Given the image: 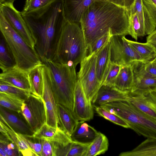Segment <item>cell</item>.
I'll return each instance as SVG.
<instances>
[{
  "mask_svg": "<svg viewBox=\"0 0 156 156\" xmlns=\"http://www.w3.org/2000/svg\"><path fill=\"white\" fill-rule=\"evenodd\" d=\"M96 55V70L97 77L98 81L102 86L107 75L111 63L110 39L97 52Z\"/></svg>",
  "mask_w": 156,
  "mask_h": 156,
  "instance_id": "obj_20",
  "label": "cell"
},
{
  "mask_svg": "<svg viewBox=\"0 0 156 156\" xmlns=\"http://www.w3.org/2000/svg\"><path fill=\"white\" fill-rule=\"evenodd\" d=\"M0 147L2 148L8 156H16L20 155V153L18 150H9L8 149L6 144L0 142Z\"/></svg>",
  "mask_w": 156,
  "mask_h": 156,
  "instance_id": "obj_45",
  "label": "cell"
},
{
  "mask_svg": "<svg viewBox=\"0 0 156 156\" xmlns=\"http://www.w3.org/2000/svg\"><path fill=\"white\" fill-rule=\"evenodd\" d=\"M97 0H63L64 15L66 20L80 24L87 9Z\"/></svg>",
  "mask_w": 156,
  "mask_h": 156,
  "instance_id": "obj_15",
  "label": "cell"
},
{
  "mask_svg": "<svg viewBox=\"0 0 156 156\" xmlns=\"http://www.w3.org/2000/svg\"><path fill=\"white\" fill-rule=\"evenodd\" d=\"M24 101L14 96L0 92V106L9 110L21 113Z\"/></svg>",
  "mask_w": 156,
  "mask_h": 156,
  "instance_id": "obj_31",
  "label": "cell"
},
{
  "mask_svg": "<svg viewBox=\"0 0 156 156\" xmlns=\"http://www.w3.org/2000/svg\"><path fill=\"white\" fill-rule=\"evenodd\" d=\"M63 0H53L38 9L21 14L35 37V49L41 60L51 59L66 21Z\"/></svg>",
  "mask_w": 156,
  "mask_h": 156,
  "instance_id": "obj_2",
  "label": "cell"
},
{
  "mask_svg": "<svg viewBox=\"0 0 156 156\" xmlns=\"http://www.w3.org/2000/svg\"><path fill=\"white\" fill-rule=\"evenodd\" d=\"M90 143H83L73 140L66 156H85Z\"/></svg>",
  "mask_w": 156,
  "mask_h": 156,
  "instance_id": "obj_36",
  "label": "cell"
},
{
  "mask_svg": "<svg viewBox=\"0 0 156 156\" xmlns=\"http://www.w3.org/2000/svg\"><path fill=\"white\" fill-rule=\"evenodd\" d=\"M120 67L121 66L111 62L107 75L102 85L113 86Z\"/></svg>",
  "mask_w": 156,
  "mask_h": 156,
  "instance_id": "obj_39",
  "label": "cell"
},
{
  "mask_svg": "<svg viewBox=\"0 0 156 156\" xmlns=\"http://www.w3.org/2000/svg\"><path fill=\"white\" fill-rule=\"evenodd\" d=\"M20 135L26 143L38 156H42V140L35 138L32 135H25L21 134H20Z\"/></svg>",
  "mask_w": 156,
  "mask_h": 156,
  "instance_id": "obj_37",
  "label": "cell"
},
{
  "mask_svg": "<svg viewBox=\"0 0 156 156\" xmlns=\"http://www.w3.org/2000/svg\"><path fill=\"white\" fill-rule=\"evenodd\" d=\"M130 10L135 0H104Z\"/></svg>",
  "mask_w": 156,
  "mask_h": 156,
  "instance_id": "obj_42",
  "label": "cell"
},
{
  "mask_svg": "<svg viewBox=\"0 0 156 156\" xmlns=\"http://www.w3.org/2000/svg\"><path fill=\"white\" fill-rule=\"evenodd\" d=\"M155 91V92H156V90Z\"/></svg>",
  "mask_w": 156,
  "mask_h": 156,
  "instance_id": "obj_49",
  "label": "cell"
},
{
  "mask_svg": "<svg viewBox=\"0 0 156 156\" xmlns=\"http://www.w3.org/2000/svg\"><path fill=\"white\" fill-rule=\"evenodd\" d=\"M0 92L8 94L24 101L31 94L29 90L0 81Z\"/></svg>",
  "mask_w": 156,
  "mask_h": 156,
  "instance_id": "obj_32",
  "label": "cell"
},
{
  "mask_svg": "<svg viewBox=\"0 0 156 156\" xmlns=\"http://www.w3.org/2000/svg\"><path fill=\"white\" fill-rule=\"evenodd\" d=\"M21 114L34 133L46 123L45 107L42 98L31 93L23 102Z\"/></svg>",
  "mask_w": 156,
  "mask_h": 156,
  "instance_id": "obj_8",
  "label": "cell"
},
{
  "mask_svg": "<svg viewBox=\"0 0 156 156\" xmlns=\"http://www.w3.org/2000/svg\"><path fill=\"white\" fill-rule=\"evenodd\" d=\"M96 59L95 53L86 56L80 63L77 75L87 98L91 102L101 86L97 77Z\"/></svg>",
  "mask_w": 156,
  "mask_h": 156,
  "instance_id": "obj_7",
  "label": "cell"
},
{
  "mask_svg": "<svg viewBox=\"0 0 156 156\" xmlns=\"http://www.w3.org/2000/svg\"><path fill=\"white\" fill-rule=\"evenodd\" d=\"M73 141L71 137L59 127L54 137L49 141L52 145L54 156H66Z\"/></svg>",
  "mask_w": 156,
  "mask_h": 156,
  "instance_id": "obj_23",
  "label": "cell"
},
{
  "mask_svg": "<svg viewBox=\"0 0 156 156\" xmlns=\"http://www.w3.org/2000/svg\"><path fill=\"white\" fill-rule=\"evenodd\" d=\"M129 10L104 0L91 4L80 23L87 49L109 31L113 36L129 35Z\"/></svg>",
  "mask_w": 156,
  "mask_h": 156,
  "instance_id": "obj_1",
  "label": "cell"
},
{
  "mask_svg": "<svg viewBox=\"0 0 156 156\" xmlns=\"http://www.w3.org/2000/svg\"><path fill=\"white\" fill-rule=\"evenodd\" d=\"M44 64L43 73L44 84L42 98L45 107L46 123L48 125L56 128L59 127L57 104L52 91L47 68Z\"/></svg>",
  "mask_w": 156,
  "mask_h": 156,
  "instance_id": "obj_11",
  "label": "cell"
},
{
  "mask_svg": "<svg viewBox=\"0 0 156 156\" xmlns=\"http://www.w3.org/2000/svg\"><path fill=\"white\" fill-rule=\"evenodd\" d=\"M129 33L136 40H137L138 37L144 36L141 30L137 16L135 13L130 14Z\"/></svg>",
  "mask_w": 156,
  "mask_h": 156,
  "instance_id": "obj_35",
  "label": "cell"
},
{
  "mask_svg": "<svg viewBox=\"0 0 156 156\" xmlns=\"http://www.w3.org/2000/svg\"><path fill=\"white\" fill-rule=\"evenodd\" d=\"M126 40L140 57L141 62L147 63L156 57V50L150 43H141L129 40Z\"/></svg>",
  "mask_w": 156,
  "mask_h": 156,
  "instance_id": "obj_28",
  "label": "cell"
},
{
  "mask_svg": "<svg viewBox=\"0 0 156 156\" xmlns=\"http://www.w3.org/2000/svg\"><path fill=\"white\" fill-rule=\"evenodd\" d=\"M42 156H54L53 151L51 142L47 140H42Z\"/></svg>",
  "mask_w": 156,
  "mask_h": 156,
  "instance_id": "obj_43",
  "label": "cell"
},
{
  "mask_svg": "<svg viewBox=\"0 0 156 156\" xmlns=\"http://www.w3.org/2000/svg\"><path fill=\"white\" fill-rule=\"evenodd\" d=\"M0 11L13 29L31 48L35 50L36 39L21 12L17 10L11 3L0 5Z\"/></svg>",
  "mask_w": 156,
  "mask_h": 156,
  "instance_id": "obj_10",
  "label": "cell"
},
{
  "mask_svg": "<svg viewBox=\"0 0 156 156\" xmlns=\"http://www.w3.org/2000/svg\"><path fill=\"white\" fill-rule=\"evenodd\" d=\"M16 66V62L12 53L4 38L0 42V68L2 72Z\"/></svg>",
  "mask_w": 156,
  "mask_h": 156,
  "instance_id": "obj_30",
  "label": "cell"
},
{
  "mask_svg": "<svg viewBox=\"0 0 156 156\" xmlns=\"http://www.w3.org/2000/svg\"><path fill=\"white\" fill-rule=\"evenodd\" d=\"M44 64L39 65L30 70L28 75L30 84V92L42 98L44 89L43 68Z\"/></svg>",
  "mask_w": 156,
  "mask_h": 156,
  "instance_id": "obj_26",
  "label": "cell"
},
{
  "mask_svg": "<svg viewBox=\"0 0 156 156\" xmlns=\"http://www.w3.org/2000/svg\"><path fill=\"white\" fill-rule=\"evenodd\" d=\"M119 156H156V139L147 138L132 150L121 152Z\"/></svg>",
  "mask_w": 156,
  "mask_h": 156,
  "instance_id": "obj_27",
  "label": "cell"
},
{
  "mask_svg": "<svg viewBox=\"0 0 156 156\" xmlns=\"http://www.w3.org/2000/svg\"><path fill=\"white\" fill-rule=\"evenodd\" d=\"M57 111L58 124L70 136L79 121L70 110L62 105L57 104Z\"/></svg>",
  "mask_w": 156,
  "mask_h": 156,
  "instance_id": "obj_22",
  "label": "cell"
},
{
  "mask_svg": "<svg viewBox=\"0 0 156 156\" xmlns=\"http://www.w3.org/2000/svg\"><path fill=\"white\" fill-rule=\"evenodd\" d=\"M87 50L80 24L66 20L57 40L51 59L76 67L87 56Z\"/></svg>",
  "mask_w": 156,
  "mask_h": 156,
  "instance_id": "obj_3",
  "label": "cell"
},
{
  "mask_svg": "<svg viewBox=\"0 0 156 156\" xmlns=\"http://www.w3.org/2000/svg\"><path fill=\"white\" fill-rule=\"evenodd\" d=\"M0 156H8L4 151L0 147Z\"/></svg>",
  "mask_w": 156,
  "mask_h": 156,
  "instance_id": "obj_48",
  "label": "cell"
},
{
  "mask_svg": "<svg viewBox=\"0 0 156 156\" xmlns=\"http://www.w3.org/2000/svg\"><path fill=\"white\" fill-rule=\"evenodd\" d=\"M20 114L0 106V119L4 120L16 132L23 135H32L34 133Z\"/></svg>",
  "mask_w": 156,
  "mask_h": 156,
  "instance_id": "obj_17",
  "label": "cell"
},
{
  "mask_svg": "<svg viewBox=\"0 0 156 156\" xmlns=\"http://www.w3.org/2000/svg\"><path fill=\"white\" fill-rule=\"evenodd\" d=\"M142 2L156 26V0H142Z\"/></svg>",
  "mask_w": 156,
  "mask_h": 156,
  "instance_id": "obj_41",
  "label": "cell"
},
{
  "mask_svg": "<svg viewBox=\"0 0 156 156\" xmlns=\"http://www.w3.org/2000/svg\"><path fill=\"white\" fill-rule=\"evenodd\" d=\"M15 0H0V5L11 3L13 4Z\"/></svg>",
  "mask_w": 156,
  "mask_h": 156,
  "instance_id": "obj_47",
  "label": "cell"
},
{
  "mask_svg": "<svg viewBox=\"0 0 156 156\" xmlns=\"http://www.w3.org/2000/svg\"><path fill=\"white\" fill-rule=\"evenodd\" d=\"M0 81L30 91L28 72L16 66L2 72L0 75Z\"/></svg>",
  "mask_w": 156,
  "mask_h": 156,
  "instance_id": "obj_19",
  "label": "cell"
},
{
  "mask_svg": "<svg viewBox=\"0 0 156 156\" xmlns=\"http://www.w3.org/2000/svg\"><path fill=\"white\" fill-rule=\"evenodd\" d=\"M133 74L131 65L121 66L113 87L124 92L130 91L133 86Z\"/></svg>",
  "mask_w": 156,
  "mask_h": 156,
  "instance_id": "obj_25",
  "label": "cell"
},
{
  "mask_svg": "<svg viewBox=\"0 0 156 156\" xmlns=\"http://www.w3.org/2000/svg\"><path fill=\"white\" fill-rule=\"evenodd\" d=\"M128 93L113 86L103 85L94 97L92 103L93 105L100 106L112 102L127 101Z\"/></svg>",
  "mask_w": 156,
  "mask_h": 156,
  "instance_id": "obj_16",
  "label": "cell"
},
{
  "mask_svg": "<svg viewBox=\"0 0 156 156\" xmlns=\"http://www.w3.org/2000/svg\"><path fill=\"white\" fill-rule=\"evenodd\" d=\"M73 113L79 121H86L94 117L93 107L92 102L87 98L82 87L78 80L74 93Z\"/></svg>",
  "mask_w": 156,
  "mask_h": 156,
  "instance_id": "obj_13",
  "label": "cell"
},
{
  "mask_svg": "<svg viewBox=\"0 0 156 156\" xmlns=\"http://www.w3.org/2000/svg\"><path fill=\"white\" fill-rule=\"evenodd\" d=\"M98 115L111 122L124 128H129L126 122L118 115L111 113L100 106L93 105Z\"/></svg>",
  "mask_w": 156,
  "mask_h": 156,
  "instance_id": "obj_33",
  "label": "cell"
},
{
  "mask_svg": "<svg viewBox=\"0 0 156 156\" xmlns=\"http://www.w3.org/2000/svg\"><path fill=\"white\" fill-rule=\"evenodd\" d=\"M147 42L151 44L156 50V29L147 37Z\"/></svg>",
  "mask_w": 156,
  "mask_h": 156,
  "instance_id": "obj_46",
  "label": "cell"
},
{
  "mask_svg": "<svg viewBox=\"0 0 156 156\" xmlns=\"http://www.w3.org/2000/svg\"><path fill=\"white\" fill-rule=\"evenodd\" d=\"M109 142L106 136L100 132L90 144L85 156H96L104 154L108 149Z\"/></svg>",
  "mask_w": 156,
  "mask_h": 156,
  "instance_id": "obj_29",
  "label": "cell"
},
{
  "mask_svg": "<svg viewBox=\"0 0 156 156\" xmlns=\"http://www.w3.org/2000/svg\"><path fill=\"white\" fill-rule=\"evenodd\" d=\"M99 132L85 121H79L70 137L74 141L90 143L96 137Z\"/></svg>",
  "mask_w": 156,
  "mask_h": 156,
  "instance_id": "obj_24",
  "label": "cell"
},
{
  "mask_svg": "<svg viewBox=\"0 0 156 156\" xmlns=\"http://www.w3.org/2000/svg\"><path fill=\"white\" fill-rule=\"evenodd\" d=\"M112 36L111 32L109 31L99 38L89 48V54H91L94 53L96 54Z\"/></svg>",
  "mask_w": 156,
  "mask_h": 156,
  "instance_id": "obj_40",
  "label": "cell"
},
{
  "mask_svg": "<svg viewBox=\"0 0 156 156\" xmlns=\"http://www.w3.org/2000/svg\"><path fill=\"white\" fill-rule=\"evenodd\" d=\"M58 127L55 128L46 123L34 133L32 136L39 139L49 141L54 137Z\"/></svg>",
  "mask_w": 156,
  "mask_h": 156,
  "instance_id": "obj_34",
  "label": "cell"
},
{
  "mask_svg": "<svg viewBox=\"0 0 156 156\" xmlns=\"http://www.w3.org/2000/svg\"><path fill=\"white\" fill-rule=\"evenodd\" d=\"M0 29L15 59L16 67L28 72L42 63L36 50L13 29L0 11Z\"/></svg>",
  "mask_w": 156,
  "mask_h": 156,
  "instance_id": "obj_6",
  "label": "cell"
},
{
  "mask_svg": "<svg viewBox=\"0 0 156 156\" xmlns=\"http://www.w3.org/2000/svg\"><path fill=\"white\" fill-rule=\"evenodd\" d=\"M0 132L17 147L20 154L23 156H38L26 143L20 134L14 130L4 120L0 119Z\"/></svg>",
  "mask_w": 156,
  "mask_h": 156,
  "instance_id": "obj_18",
  "label": "cell"
},
{
  "mask_svg": "<svg viewBox=\"0 0 156 156\" xmlns=\"http://www.w3.org/2000/svg\"><path fill=\"white\" fill-rule=\"evenodd\" d=\"M145 70L150 75L156 77V57L146 63H144Z\"/></svg>",
  "mask_w": 156,
  "mask_h": 156,
  "instance_id": "obj_44",
  "label": "cell"
},
{
  "mask_svg": "<svg viewBox=\"0 0 156 156\" xmlns=\"http://www.w3.org/2000/svg\"><path fill=\"white\" fill-rule=\"evenodd\" d=\"M125 36L114 35L110 39L111 62L120 66L131 65L141 61L140 58L129 44Z\"/></svg>",
  "mask_w": 156,
  "mask_h": 156,
  "instance_id": "obj_9",
  "label": "cell"
},
{
  "mask_svg": "<svg viewBox=\"0 0 156 156\" xmlns=\"http://www.w3.org/2000/svg\"><path fill=\"white\" fill-rule=\"evenodd\" d=\"M128 101L141 111L156 120V93L142 94L129 92Z\"/></svg>",
  "mask_w": 156,
  "mask_h": 156,
  "instance_id": "obj_14",
  "label": "cell"
},
{
  "mask_svg": "<svg viewBox=\"0 0 156 156\" xmlns=\"http://www.w3.org/2000/svg\"><path fill=\"white\" fill-rule=\"evenodd\" d=\"M100 106L119 116L139 135L156 139V120L128 101L110 102Z\"/></svg>",
  "mask_w": 156,
  "mask_h": 156,
  "instance_id": "obj_5",
  "label": "cell"
},
{
  "mask_svg": "<svg viewBox=\"0 0 156 156\" xmlns=\"http://www.w3.org/2000/svg\"><path fill=\"white\" fill-rule=\"evenodd\" d=\"M53 0H26L21 14L42 7Z\"/></svg>",
  "mask_w": 156,
  "mask_h": 156,
  "instance_id": "obj_38",
  "label": "cell"
},
{
  "mask_svg": "<svg viewBox=\"0 0 156 156\" xmlns=\"http://www.w3.org/2000/svg\"><path fill=\"white\" fill-rule=\"evenodd\" d=\"M134 82L131 92L142 94L156 90V77L147 73L145 70L144 63L136 61L132 64Z\"/></svg>",
  "mask_w": 156,
  "mask_h": 156,
  "instance_id": "obj_12",
  "label": "cell"
},
{
  "mask_svg": "<svg viewBox=\"0 0 156 156\" xmlns=\"http://www.w3.org/2000/svg\"><path fill=\"white\" fill-rule=\"evenodd\" d=\"M129 12L130 14L135 13L137 16L144 36L149 35L156 29V26L143 4L142 0H135Z\"/></svg>",
  "mask_w": 156,
  "mask_h": 156,
  "instance_id": "obj_21",
  "label": "cell"
},
{
  "mask_svg": "<svg viewBox=\"0 0 156 156\" xmlns=\"http://www.w3.org/2000/svg\"><path fill=\"white\" fill-rule=\"evenodd\" d=\"M41 61L47 68L57 103L64 105L73 113L74 90L78 80L76 67L54 62L51 59L44 58Z\"/></svg>",
  "mask_w": 156,
  "mask_h": 156,
  "instance_id": "obj_4",
  "label": "cell"
}]
</instances>
